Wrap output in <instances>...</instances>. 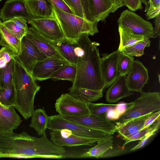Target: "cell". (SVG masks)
Masks as SVG:
<instances>
[{"instance_id":"7bdbcfd3","label":"cell","mask_w":160,"mask_h":160,"mask_svg":"<svg viewBox=\"0 0 160 160\" xmlns=\"http://www.w3.org/2000/svg\"><path fill=\"white\" fill-rule=\"evenodd\" d=\"M156 132V131H152L148 133L144 138L141 140L137 145L130 149V151H133L143 147L147 143L149 139L155 134Z\"/></svg>"},{"instance_id":"681fc988","label":"cell","mask_w":160,"mask_h":160,"mask_svg":"<svg viewBox=\"0 0 160 160\" xmlns=\"http://www.w3.org/2000/svg\"><path fill=\"white\" fill-rule=\"evenodd\" d=\"M113 5L112 13L114 12L118 8L123 6V0H110Z\"/></svg>"},{"instance_id":"7c38bea8","label":"cell","mask_w":160,"mask_h":160,"mask_svg":"<svg viewBox=\"0 0 160 160\" xmlns=\"http://www.w3.org/2000/svg\"><path fill=\"white\" fill-rule=\"evenodd\" d=\"M28 22L41 34L52 40L59 41L65 38L56 18H32Z\"/></svg>"},{"instance_id":"ba28073f","label":"cell","mask_w":160,"mask_h":160,"mask_svg":"<svg viewBox=\"0 0 160 160\" xmlns=\"http://www.w3.org/2000/svg\"><path fill=\"white\" fill-rule=\"evenodd\" d=\"M117 22L119 27L129 29L145 38H150L153 32L154 28L150 22L128 10L121 13Z\"/></svg>"},{"instance_id":"ac0fdd59","label":"cell","mask_w":160,"mask_h":160,"mask_svg":"<svg viewBox=\"0 0 160 160\" xmlns=\"http://www.w3.org/2000/svg\"><path fill=\"white\" fill-rule=\"evenodd\" d=\"M22 122L14 106H7L0 103V134L13 132Z\"/></svg>"},{"instance_id":"bcb514c9","label":"cell","mask_w":160,"mask_h":160,"mask_svg":"<svg viewBox=\"0 0 160 160\" xmlns=\"http://www.w3.org/2000/svg\"><path fill=\"white\" fill-rule=\"evenodd\" d=\"M155 18L154 21L155 25V28L154 29L153 34L150 37V38H156L159 36L160 34V14L157 15Z\"/></svg>"},{"instance_id":"cb8c5ba5","label":"cell","mask_w":160,"mask_h":160,"mask_svg":"<svg viewBox=\"0 0 160 160\" xmlns=\"http://www.w3.org/2000/svg\"><path fill=\"white\" fill-rule=\"evenodd\" d=\"M154 112L130 120L117 126L116 132L122 138L135 132L143 128L146 119Z\"/></svg>"},{"instance_id":"8d00e7d4","label":"cell","mask_w":160,"mask_h":160,"mask_svg":"<svg viewBox=\"0 0 160 160\" xmlns=\"http://www.w3.org/2000/svg\"><path fill=\"white\" fill-rule=\"evenodd\" d=\"M63 0L72 9L75 15L85 19L80 0Z\"/></svg>"},{"instance_id":"836d02e7","label":"cell","mask_w":160,"mask_h":160,"mask_svg":"<svg viewBox=\"0 0 160 160\" xmlns=\"http://www.w3.org/2000/svg\"><path fill=\"white\" fill-rule=\"evenodd\" d=\"M134 58L133 56L123 53L122 51L118 63V71L120 75L128 74L131 69Z\"/></svg>"},{"instance_id":"f5cc1de1","label":"cell","mask_w":160,"mask_h":160,"mask_svg":"<svg viewBox=\"0 0 160 160\" xmlns=\"http://www.w3.org/2000/svg\"><path fill=\"white\" fill-rule=\"evenodd\" d=\"M2 0H0V2Z\"/></svg>"},{"instance_id":"7a4b0ae2","label":"cell","mask_w":160,"mask_h":160,"mask_svg":"<svg viewBox=\"0 0 160 160\" xmlns=\"http://www.w3.org/2000/svg\"><path fill=\"white\" fill-rule=\"evenodd\" d=\"M87 33L81 35L76 40L80 47L77 53L78 59L77 73L72 88L103 91L105 84L101 69V58L97 46L99 44L92 42Z\"/></svg>"},{"instance_id":"816d5d0a","label":"cell","mask_w":160,"mask_h":160,"mask_svg":"<svg viewBox=\"0 0 160 160\" xmlns=\"http://www.w3.org/2000/svg\"><path fill=\"white\" fill-rule=\"evenodd\" d=\"M1 38V35H0V38Z\"/></svg>"},{"instance_id":"e575fe53","label":"cell","mask_w":160,"mask_h":160,"mask_svg":"<svg viewBox=\"0 0 160 160\" xmlns=\"http://www.w3.org/2000/svg\"><path fill=\"white\" fill-rule=\"evenodd\" d=\"M14 58L7 63L5 67L0 69V82L1 87L13 82Z\"/></svg>"},{"instance_id":"c3c4849f","label":"cell","mask_w":160,"mask_h":160,"mask_svg":"<svg viewBox=\"0 0 160 160\" xmlns=\"http://www.w3.org/2000/svg\"><path fill=\"white\" fill-rule=\"evenodd\" d=\"M160 13V7L158 8L155 10L149 12H146L145 15L147 19L148 20L155 18Z\"/></svg>"},{"instance_id":"7dc6e473","label":"cell","mask_w":160,"mask_h":160,"mask_svg":"<svg viewBox=\"0 0 160 160\" xmlns=\"http://www.w3.org/2000/svg\"><path fill=\"white\" fill-rule=\"evenodd\" d=\"M12 20L21 28L27 30L28 27L27 22L21 17H16L12 19Z\"/></svg>"},{"instance_id":"7402d4cb","label":"cell","mask_w":160,"mask_h":160,"mask_svg":"<svg viewBox=\"0 0 160 160\" xmlns=\"http://www.w3.org/2000/svg\"><path fill=\"white\" fill-rule=\"evenodd\" d=\"M0 20V45L6 47L15 57L19 54L21 48V41L2 24Z\"/></svg>"},{"instance_id":"d4e9b609","label":"cell","mask_w":160,"mask_h":160,"mask_svg":"<svg viewBox=\"0 0 160 160\" xmlns=\"http://www.w3.org/2000/svg\"><path fill=\"white\" fill-rule=\"evenodd\" d=\"M53 42L59 52L70 63L76 66L78 59L75 49L78 46L76 42H72L65 38L59 41L52 40Z\"/></svg>"},{"instance_id":"30bf717a","label":"cell","mask_w":160,"mask_h":160,"mask_svg":"<svg viewBox=\"0 0 160 160\" xmlns=\"http://www.w3.org/2000/svg\"><path fill=\"white\" fill-rule=\"evenodd\" d=\"M50 140L58 147L92 146L94 142L104 139L86 138L76 135L69 130L64 129L52 131Z\"/></svg>"},{"instance_id":"3957f363","label":"cell","mask_w":160,"mask_h":160,"mask_svg":"<svg viewBox=\"0 0 160 160\" xmlns=\"http://www.w3.org/2000/svg\"><path fill=\"white\" fill-rule=\"evenodd\" d=\"M14 60L13 82L15 92L14 107L26 120L31 117L34 110L35 97L40 87L32 75L15 57Z\"/></svg>"},{"instance_id":"4dcf8cb0","label":"cell","mask_w":160,"mask_h":160,"mask_svg":"<svg viewBox=\"0 0 160 160\" xmlns=\"http://www.w3.org/2000/svg\"><path fill=\"white\" fill-rule=\"evenodd\" d=\"M15 92L12 83L0 88V103L7 106H14Z\"/></svg>"},{"instance_id":"f35d334b","label":"cell","mask_w":160,"mask_h":160,"mask_svg":"<svg viewBox=\"0 0 160 160\" xmlns=\"http://www.w3.org/2000/svg\"><path fill=\"white\" fill-rule=\"evenodd\" d=\"M122 147H115L113 146L108 150L100 158H112L120 156L126 153L129 151V149Z\"/></svg>"},{"instance_id":"9c48e42d","label":"cell","mask_w":160,"mask_h":160,"mask_svg":"<svg viewBox=\"0 0 160 160\" xmlns=\"http://www.w3.org/2000/svg\"><path fill=\"white\" fill-rule=\"evenodd\" d=\"M15 58L28 72L32 75L33 68L36 64L48 57L25 36L21 41L19 53Z\"/></svg>"},{"instance_id":"f1b7e54d","label":"cell","mask_w":160,"mask_h":160,"mask_svg":"<svg viewBox=\"0 0 160 160\" xmlns=\"http://www.w3.org/2000/svg\"><path fill=\"white\" fill-rule=\"evenodd\" d=\"M77 68L75 65L68 64L63 66L54 73L50 77L54 81L67 80L73 83L76 78Z\"/></svg>"},{"instance_id":"603a6c76","label":"cell","mask_w":160,"mask_h":160,"mask_svg":"<svg viewBox=\"0 0 160 160\" xmlns=\"http://www.w3.org/2000/svg\"><path fill=\"white\" fill-rule=\"evenodd\" d=\"M112 139L107 138L99 141L93 147L86 150L80 154L74 153L67 157L69 158H100L101 156L108 150L113 147Z\"/></svg>"},{"instance_id":"8992f818","label":"cell","mask_w":160,"mask_h":160,"mask_svg":"<svg viewBox=\"0 0 160 160\" xmlns=\"http://www.w3.org/2000/svg\"><path fill=\"white\" fill-rule=\"evenodd\" d=\"M47 128L51 131L67 129L72 133L86 138L106 139L113 137L106 132L69 121L58 114L48 116Z\"/></svg>"},{"instance_id":"6da1fadb","label":"cell","mask_w":160,"mask_h":160,"mask_svg":"<svg viewBox=\"0 0 160 160\" xmlns=\"http://www.w3.org/2000/svg\"><path fill=\"white\" fill-rule=\"evenodd\" d=\"M65 152L64 148L48 139L46 132L40 138L24 131L0 134V158H57Z\"/></svg>"},{"instance_id":"9a60e30c","label":"cell","mask_w":160,"mask_h":160,"mask_svg":"<svg viewBox=\"0 0 160 160\" xmlns=\"http://www.w3.org/2000/svg\"><path fill=\"white\" fill-rule=\"evenodd\" d=\"M126 77L128 89L131 91L140 92L149 79L148 71L138 60L133 62L130 71Z\"/></svg>"},{"instance_id":"5b68a950","label":"cell","mask_w":160,"mask_h":160,"mask_svg":"<svg viewBox=\"0 0 160 160\" xmlns=\"http://www.w3.org/2000/svg\"><path fill=\"white\" fill-rule=\"evenodd\" d=\"M140 93V96L134 102L128 104L124 112L114 122L116 126L160 110L159 92H145L142 91Z\"/></svg>"},{"instance_id":"f546056e","label":"cell","mask_w":160,"mask_h":160,"mask_svg":"<svg viewBox=\"0 0 160 160\" xmlns=\"http://www.w3.org/2000/svg\"><path fill=\"white\" fill-rule=\"evenodd\" d=\"M160 125L159 117L150 127L140 130L135 133L123 137V138L125 141L123 146H124L129 142L132 141L142 140L149 132L152 131H157L159 128Z\"/></svg>"},{"instance_id":"ee69618b","label":"cell","mask_w":160,"mask_h":160,"mask_svg":"<svg viewBox=\"0 0 160 160\" xmlns=\"http://www.w3.org/2000/svg\"><path fill=\"white\" fill-rule=\"evenodd\" d=\"M80 1L82 8L85 19L90 22H95L92 19L89 12L88 0H80Z\"/></svg>"},{"instance_id":"ffe728a7","label":"cell","mask_w":160,"mask_h":160,"mask_svg":"<svg viewBox=\"0 0 160 160\" xmlns=\"http://www.w3.org/2000/svg\"><path fill=\"white\" fill-rule=\"evenodd\" d=\"M32 18H55L54 6L48 0H25Z\"/></svg>"},{"instance_id":"60d3db41","label":"cell","mask_w":160,"mask_h":160,"mask_svg":"<svg viewBox=\"0 0 160 160\" xmlns=\"http://www.w3.org/2000/svg\"><path fill=\"white\" fill-rule=\"evenodd\" d=\"M55 7L67 12L74 14L72 9L63 0H48Z\"/></svg>"},{"instance_id":"d6a6232c","label":"cell","mask_w":160,"mask_h":160,"mask_svg":"<svg viewBox=\"0 0 160 160\" xmlns=\"http://www.w3.org/2000/svg\"><path fill=\"white\" fill-rule=\"evenodd\" d=\"M87 103L91 114L106 118L108 111L112 109H115L118 105V104L96 103L88 102H87Z\"/></svg>"},{"instance_id":"484cf974","label":"cell","mask_w":160,"mask_h":160,"mask_svg":"<svg viewBox=\"0 0 160 160\" xmlns=\"http://www.w3.org/2000/svg\"><path fill=\"white\" fill-rule=\"evenodd\" d=\"M29 126L34 129L38 134L42 136L47 129L48 116L43 108L34 110L31 116Z\"/></svg>"},{"instance_id":"44dd1931","label":"cell","mask_w":160,"mask_h":160,"mask_svg":"<svg viewBox=\"0 0 160 160\" xmlns=\"http://www.w3.org/2000/svg\"><path fill=\"white\" fill-rule=\"evenodd\" d=\"M90 15L94 22H103L111 13L113 5L110 0H88Z\"/></svg>"},{"instance_id":"8fae6325","label":"cell","mask_w":160,"mask_h":160,"mask_svg":"<svg viewBox=\"0 0 160 160\" xmlns=\"http://www.w3.org/2000/svg\"><path fill=\"white\" fill-rule=\"evenodd\" d=\"M25 36L48 58L67 61L54 44L52 40L42 35L33 26L31 25L28 28Z\"/></svg>"},{"instance_id":"d6986e66","label":"cell","mask_w":160,"mask_h":160,"mask_svg":"<svg viewBox=\"0 0 160 160\" xmlns=\"http://www.w3.org/2000/svg\"><path fill=\"white\" fill-rule=\"evenodd\" d=\"M132 94L128 87L126 76L120 75L107 90L105 97L107 102L114 103Z\"/></svg>"},{"instance_id":"83f0119b","label":"cell","mask_w":160,"mask_h":160,"mask_svg":"<svg viewBox=\"0 0 160 160\" xmlns=\"http://www.w3.org/2000/svg\"><path fill=\"white\" fill-rule=\"evenodd\" d=\"M120 43L118 49L121 51L125 48L129 47L143 40V35L134 33L131 30L118 26Z\"/></svg>"},{"instance_id":"4fadbf2b","label":"cell","mask_w":160,"mask_h":160,"mask_svg":"<svg viewBox=\"0 0 160 160\" xmlns=\"http://www.w3.org/2000/svg\"><path fill=\"white\" fill-rule=\"evenodd\" d=\"M65 119L75 123L91 128L104 131L112 135L116 132L115 124L106 117L90 114L80 117L62 116Z\"/></svg>"},{"instance_id":"b9f144b4","label":"cell","mask_w":160,"mask_h":160,"mask_svg":"<svg viewBox=\"0 0 160 160\" xmlns=\"http://www.w3.org/2000/svg\"><path fill=\"white\" fill-rule=\"evenodd\" d=\"M145 5V12H149L160 7V0H141Z\"/></svg>"},{"instance_id":"ab89813d","label":"cell","mask_w":160,"mask_h":160,"mask_svg":"<svg viewBox=\"0 0 160 160\" xmlns=\"http://www.w3.org/2000/svg\"><path fill=\"white\" fill-rule=\"evenodd\" d=\"M123 2L124 6L131 11L142 9L143 8L141 0H123Z\"/></svg>"},{"instance_id":"1f68e13d","label":"cell","mask_w":160,"mask_h":160,"mask_svg":"<svg viewBox=\"0 0 160 160\" xmlns=\"http://www.w3.org/2000/svg\"><path fill=\"white\" fill-rule=\"evenodd\" d=\"M151 41L149 38H145L141 41L124 48L122 52L125 54L131 56L140 57L144 54L145 47L150 46Z\"/></svg>"},{"instance_id":"5bb4252c","label":"cell","mask_w":160,"mask_h":160,"mask_svg":"<svg viewBox=\"0 0 160 160\" xmlns=\"http://www.w3.org/2000/svg\"><path fill=\"white\" fill-rule=\"evenodd\" d=\"M122 51L118 49L110 54L104 53L101 58V69L105 84V88H109L120 76L118 63Z\"/></svg>"},{"instance_id":"52a82bcc","label":"cell","mask_w":160,"mask_h":160,"mask_svg":"<svg viewBox=\"0 0 160 160\" xmlns=\"http://www.w3.org/2000/svg\"><path fill=\"white\" fill-rule=\"evenodd\" d=\"M56 111L62 116L80 117L91 114L87 102L77 99L69 93L62 94L55 104Z\"/></svg>"},{"instance_id":"74e56055","label":"cell","mask_w":160,"mask_h":160,"mask_svg":"<svg viewBox=\"0 0 160 160\" xmlns=\"http://www.w3.org/2000/svg\"><path fill=\"white\" fill-rule=\"evenodd\" d=\"M15 57L6 47H2L0 49V69L5 67L7 63Z\"/></svg>"},{"instance_id":"4316f807","label":"cell","mask_w":160,"mask_h":160,"mask_svg":"<svg viewBox=\"0 0 160 160\" xmlns=\"http://www.w3.org/2000/svg\"><path fill=\"white\" fill-rule=\"evenodd\" d=\"M69 90V93L70 95L77 99L86 102H95L103 97V91L72 87Z\"/></svg>"},{"instance_id":"277c9868","label":"cell","mask_w":160,"mask_h":160,"mask_svg":"<svg viewBox=\"0 0 160 160\" xmlns=\"http://www.w3.org/2000/svg\"><path fill=\"white\" fill-rule=\"evenodd\" d=\"M56 18L61 28L65 38L72 42L83 33L93 36L98 32V21H88L75 14L65 12L54 6Z\"/></svg>"},{"instance_id":"f907efd6","label":"cell","mask_w":160,"mask_h":160,"mask_svg":"<svg viewBox=\"0 0 160 160\" xmlns=\"http://www.w3.org/2000/svg\"><path fill=\"white\" fill-rule=\"evenodd\" d=\"M1 88V83H0V88Z\"/></svg>"},{"instance_id":"e0dca14e","label":"cell","mask_w":160,"mask_h":160,"mask_svg":"<svg viewBox=\"0 0 160 160\" xmlns=\"http://www.w3.org/2000/svg\"><path fill=\"white\" fill-rule=\"evenodd\" d=\"M21 17L27 22L32 18L25 0H8L0 10V19L3 22Z\"/></svg>"},{"instance_id":"d590c367","label":"cell","mask_w":160,"mask_h":160,"mask_svg":"<svg viewBox=\"0 0 160 160\" xmlns=\"http://www.w3.org/2000/svg\"><path fill=\"white\" fill-rule=\"evenodd\" d=\"M2 24L20 40L25 35L27 30L21 28L12 19L3 21Z\"/></svg>"},{"instance_id":"2e32d148","label":"cell","mask_w":160,"mask_h":160,"mask_svg":"<svg viewBox=\"0 0 160 160\" xmlns=\"http://www.w3.org/2000/svg\"><path fill=\"white\" fill-rule=\"evenodd\" d=\"M68 64L70 63L66 61L47 58L36 64L32 70V75L36 80L41 81L50 79L56 71Z\"/></svg>"},{"instance_id":"f6af8a7d","label":"cell","mask_w":160,"mask_h":160,"mask_svg":"<svg viewBox=\"0 0 160 160\" xmlns=\"http://www.w3.org/2000/svg\"><path fill=\"white\" fill-rule=\"evenodd\" d=\"M160 110L154 112L152 115L146 119L143 128L141 129L150 127L160 117Z\"/></svg>"}]
</instances>
